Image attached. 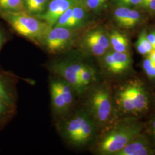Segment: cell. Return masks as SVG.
<instances>
[{"mask_svg":"<svg viewBox=\"0 0 155 155\" xmlns=\"http://www.w3.org/2000/svg\"><path fill=\"white\" fill-rule=\"evenodd\" d=\"M70 8L67 11L64 12L60 17L58 18L54 26L55 27H66L68 21L71 16L72 13V7Z\"/></svg>","mask_w":155,"mask_h":155,"instance_id":"24","label":"cell"},{"mask_svg":"<svg viewBox=\"0 0 155 155\" xmlns=\"http://www.w3.org/2000/svg\"><path fill=\"white\" fill-rule=\"evenodd\" d=\"M127 90L132 100L134 109L141 111L147 106V98L142 90L138 87H127Z\"/></svg>","mask_w":155,"mask_h":155,"instance_id":"12","label":"cell"},{"mask_svg":"<svg viewBox=\"0 0 155 155\" xmlns=\"http://www.w3.org/2000/svg\"><path fill=\"white\" fill-rule=\"evenodd\" d=\"M138 41H139L144 46L145 50H147L148 54H150L153 50L152 45L150 43L149 40L147 39L146 33H144V32L141 33L139 37Z\"/></svg>","mask_w":155,"mask_h":155,"instance_id":"25","label":"cell"},{"mask_svg":"<svg viewBox=\"0 0 155 155\" xmlns=\"http://www.w3.org/2000/svg\"><path fill=\"white\" fill-rule=\"evenodd\" d=\"M15 107L0 100V129L11 120L15 111Z\"/></svg>","mask_w":155,"mask_h":155,"instance_id":"17","label":"cell"},{"mask_svg":"<svg viewBox=\"0 0 155 155\" xmlns=\"http://www.w3.org/2000/svg\"><path fill=\"white\" fill-rule=\"evenodd\" d=\"M147 39L149 40L150 43L152 45L153 50H155V32L150 33L148 36H147Z\"/></svg>","mask_w":155,"mask_h":155,"instance_id":"31","label":"cell"},{"mask_svg":"<svg viewBox=\"0 0 155 155\" xmlns=\"http://www.w3.org/2000/svg\"><path fill=\"white\" fill-rule=\"evenodd\" d=\"M153 127H154V129H155V121L153 123Z\"/></svg>","mask_w":155,"mask_h":155,"instance_id":"33","label":"cell"},{"mask_svg":"<svg viewBox=\"0 0 155 155\" xmlns=\"http://www.w3.org/2000/svg\"><path fill=\"white\" fill-rule=\"evenodd\" d=\"M90 104L94 116L101 122H106L110 116L111 110L110 97L104 89L94 91L90 98Z\"/></svg>","mask_w":155,"mask_h":155,"instance_id":"5","label":"cell"},{"mask_svg":"<svg viewBox=\"0 0 155 155\" xmlns=\"http://www.w3.org/2000/svg\"><path fill=\"white\" fill-rule=\"evenodd\" d=\"M114 17L120 25L125 27H132L140 19V13L137 11L127 7L118 8L114 12Z\"/></svg>","mask_w":155,"mask_h":155,"instance_id":"9","label":"cell"},{"mask_svg":"<svg viewBox=\"0 0 155 155\" xmlns=\"http://www.w3.org/2000/svg\"><path fill=\"white\" fill-rule=\"evenodd\" d=\"M8 37L5 30L0 24V51L8 41Z\"/></svg>","mask_w":155,"mask_h":155,"instance_id":"27","label":"cell"},{"mask_svg":"<svg viewBox=\"0 0 155 155\" xmlns=\"http://www.w3.org/2000/svg\"><path fill=\"white\" fill-rule=\"evenodd\" d=\"M84 43L89 50L95 55L101 56L105 53L106 50L105 48L91 39L85 37Z\"/></svg>","mask_w":155,"mask_h":155,"instance_id":"21","label":"cell"},{"mask_svg":"<svg viewBox=\"0 0 155 155\" xmlns=\"http://www.w3.org/2000/svg\"><path fill=\"white\" fill-rule=\"evenodd\" d=\"M0 18L14 32L35 43H43L45 36L52 28L47 23L27 12H5L0 14Z\"/></svg>","mask_w":155,"mask_h":155,"instance_id":"1","label":"cell"},{"mask_svg":"<svg viewBox=\"0 0 155 155\" xmlns=\"http://www.w3.org/2000/svg\"><path fill=\"white\" fill-rule=\"evenodd\" d=\"M110 43L116 52H126L128 47L127 40L122 34L113 31L110 37Z\"/></svg>","mask_w":155,"mask_h":155,"instance_id":"16","label":"cell"},{"mask_svg":"<svg viewBox=\"0 0 155 155\" xmlns=\"http://www.w3.org/2000/svg\"><path fill=\"white\" fill-rule=\"evenodd\" d=\"M15 93L11 75L0 70V100L15 106Z\"/></svg>","mask_w":155,"mask_h":155,"instance_id":"8","label":"cell"},{"mask_svg":"<svg viewBox=\"0 0 155 155\" xmlns=\"http://www.w3.org/2000/svg\"><path fill=\"white\" fill-rule=\"evenodd\" d=\"M118 155H145L148 154V149L141 142H134L127 144L123 149L118 152Z\"/></svg>","mask_w":155,"mask_h":155,"instance_id":"15","label":"cell"},{"mask_svg":"<svg viewBox=\"0 0 155 155\" xmlns=\"http://www.w3.org/2000/svg\"><path fill=\"white\" fill-rule=\"evenodd\" d=\"M111 54L114 61L116 62L118 66L121 68L122 70H125L129 66L130 63V60L129 56L126 52L115 51L111 52Z\"/></svg>","mask_w":155,"mask_h":155,"instance_id":"19","label":"cell"},{"mask_svg":"<svg viewBox=\"0 0 155 155\" xmlns=\"http://www.w3.org/2000/svg\"><path fill=\"white\" fill-rule=\"evenodd\" d=\"M82 0H51L44 12L36 16L53 27L61 15Z\"/></svg>","mask_w":155,"mask_h":155,"instance_id":"4","label":"cell"},{"mask_svg":"<svg viewBox=\"0 0 155 155\" xmlns=\"http://www.w3.org/2000/svg\"><path fill=\"white\" fill-rule=\"evenodd\" d=\"M105 62L106 66L111 71L114 73H119L122 71L121 68L118 66L116 62L114 61L111 53H109L106 55Z\"/></svg>","mask_w":155,"mask_h":155,"instance_id":"23","label":"cell"},{"mask_svg":"<svg viewBox=\"0 0 155 155\" xmlns=\"http://www.w3.org/2000/svg\"><path fill=\"white\" fill-rule=\"evenodd\" d=\"M86 38L97 42L107 50L110 46V41L103 32L100 30L93 31L89 32L86 36Z\"/></svg>","mask_w":155,"mask_h":155,"instance_id":"18","label":"cell"},{"mask_svg":"<svg viewBox=\"0 0 155 155\" xmlns=\"http://www.w3.org/2000/svg\"><path fill=\"white\" fill-rule=\"evenodd\" d=\"M107 0H86L85 5L90 9H97L103 5Z\"/></svg>","mask_w":155,"mask_h":155,"instance_id":"26","label":"cell"},{"mask_svg":"<svg viewBox=\"0 0 155 155\" xmlns=\"http://www.w3.org/2000/svg\"><path fill=\"white\" fill-rule=\"evenodd\" d=\"M74 32L71 28L53 27L45 36L43 43L52 54H57L67 49L72 43Z\"/></svg>","mask_w":155,"mask_h":155,"instance_id":"2","label":"cell"},{"mask_svg":"<svg viewBox=\"0 0 155 155\" xmlns=\"http://www.w3.org/2000/svg\"><path fill=\"white\" fill-rule=\"evenodd\" d=\"M50 93L52 106L56 113L62 114L67 112L70 108L67 105L56 80H52L50 83Z\"/></svg>","mask_w":155,"mask_h":155,"instance_id":"10","label":"cell"},{"mask_svg":"<svg viewBox=\"0 0 155 155\" xmlns=\"http://www.w3.org/2000/svg\"><path fill=\"white\" fill-rule=\"evenodd\" d=\"M86 16L85 6L81 1L72 7V13L67 28H77L80 26L84 21Z\"/></svg>","mask_w":155,"mask_h":155,"instance_id":"11","label":"cell"},{"mask_svg":"<svg viewBox=\"0 0 155 155\" xmlns=\"http://www.w3.org/2000/svg\"><path fill=\"white\" fill-rule=\"evenodd\" d=\"M26 12L32 15H39L44 12L50 0H23Z\"/></svg>","mask_w":155,"mask_h":155,"instance_id":"13","label":"cell"},{"mask_svg":"<svg viewBox=\"0 0 155 155\" xmlns=\"http://www.w3.org/2000/svg\"></svg>","mask_w":155,"mask_h":155,"instance_id":"34","label":"cell"},{"mask_svg":"<svg viewBox=\"0 0 155 155\" xmlns=\"http://www.w3.org/2000/svg\"><path fill=\"white\" fill-rule=\"evenodd\" d=\"M145 71L150 77H155V61L152 60L151 65L145 70Z\"/></svg>","mask_w":155,"mask_h":155,"instance_id":"30","label":"cell"},{"mask_svg":"<svg viewBox=\"0 0 155 155\" xmlns=\"http://www.w3.org/2000/svg\"><path fill=\"white\" fill-rule=\"evenodd\" d=\"M88 118L82 113H78L65 120L60 127L63 138L70 144L76 145L84 122Z\"/></svg>","mask_w":155,"mask_h":155,"instance_id":"7","label":"cell"},{"mask_svg":"<svg viewBox=\"0 0 155 155\" xmlns=\"http://www.w3.org/2000/svg\"><path fill=\"white\" fill-rule=\"evenodd\" d=\"M84 65L71 61H64L54 65L52 70L69 83L77 91L82 90L83 86L79 78V74Z\"/></svg>","mask_w":155,"mask_h":155,"instance_id":"3","label":"cell"},{"mask_svg":"<svg viewBox=\"0 0 155 155\" xmlns=\"http://www.w3.org/2000/svg\"><path fill=\"white\" fill-rule=\"evenodd\" d=\"M141 5L152 11H155V0H143Z\"/></svg>","mask_w":155,"mask_h":155,"instance_id":"29","label":"cell"},{"mask_svg":"<svg viewBox=\"0 0 155 155\" xmlns=\"http://www.w3.org/2000/svg\"><path fill=\"white\" fill-rule=\"evenodd\" d=\"M134 133L129 131H117L108 134L101 142L100 150L104 153L118 152L129 143Z\"/></svg>","mask_w":155,"mask_h":155,"instance_id":"6","label":"cell"},{"mask_svg":"<svg viewBox=\"0 0 155 155\" xmlns=\"http://www.w3.org/2000/svg\"><path fill=\"white\" fill-rule=\"evenodd\" d=\"M120 102L123 107L127 111H132L135 109L132 100L131 99L127 89L120 94Z\"/></svg>","mask_w":155,"mask_h":155,"instance_id":"22","label":"cell"},{"mask_svg":"<svg viewBox=\"0 0 155 155\" xmlns=\"http://www.w3.org/2000/svg\"><path fill=\"white\" fill-rule=\"evenodd\" d=\"M150 58L153 61H155V50H153L150 53Z\"/></svg>","mask_w":155,"mask_h":155,"instance_id":"32","label":"cell"},{"mask_svg":"<svg viewBox=\"0 0 155 155\" xmlns=\"http://www.w3.org/2000/svg\"><path fill=\"white\" fill-rule=\"evenodd\" d=\"M94 71L92 69L86 66H83L79 74V78L83 87L87 86L94 79Z\"/></svg>","mask_w":155,"mask_h":155,"instance_id":"20","label":"cell"},{"mask_svg":"<svg viewBox=\"0 0 155 155\" xmlns=\"http://www.w3.org/2000/svg\"><path fill=\"white\" fill-rule=\"evenodd\" d=\"M16 12H26L23 0H0V14Z\"/></svg>","mask_w":155,"mask_h":155,"instance_id":"14","label":"cell"},{"mask_svg":"<svg viewBox=\"0 0 155 155\" xmlns=\"http://www.w3.org/2000/svg\"><path fill=\"white\" fill-rule=\"evenodd\" d=\"M120 4L126 5H138L141 4L143 0H117Z\"/></svg>","mask_w":155,"mask_h":155,"instance_id":"28","label":"cell"}]
</instances>
